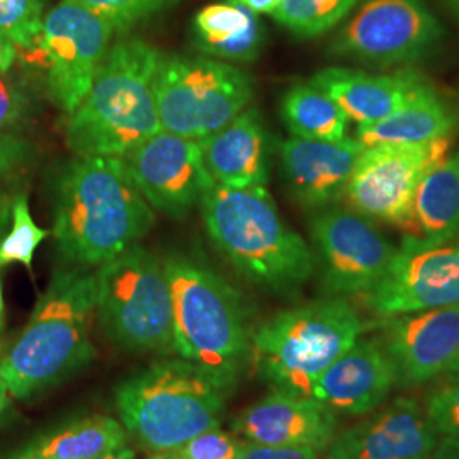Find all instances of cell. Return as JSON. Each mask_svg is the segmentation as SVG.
Segmentation results:
<instances>
[{"mask_svg": "<svg viewBox=\"0 0 459 459\" xmlns=\"http://www.w3.org/2000/svg\"><path fill=\"white\" fill-rule=\"evenodd\" d=\"M53 197V237L70 265L91 269L115 259L155 221L119 157H77L62 169Z\"/></svg>", "mask_w": 459, "mask_h": 459, "instance_id": "1", "label": "cell"}, {"mask_svg": "<svg viewBox=\"0 0 459 459\" xmlns=\"http://www.w3.org/2000/svg\"><path fill=\"white\" fill-rule=\"evenodd\" d=\"M96 273L58 267L26 327L0 354V379L16 400H28L77 375L96 358L89 328L96 313Z\"/></svg>", "mask_w": 459, "mask_h": 459, "instance_id": "2", "label": "cell"}, {"mask_svg": "<svg viewBox=\"0 0 459 459\" xmlns=\"http://www.w3.org/2000/svg\"><path fill=\"white\" fill-rule=\"evenodd\" d=\"M199 206L216 250L252 284L295 295L312 279V248L284 223L265 186L235 189L214 184Z\"/></svg>", "mask_w": 459, "mask_h": 459, "instance_id": "3", "label": "cell"}, {"mask_svg": "<svg viewBox=\"0 0 459 459\" xmlns=\"http://www.w3.org/2000/svg\"><path fill=\"white\" fill-rule=\"evenodd\" d=\"M160 53L142 39L113 45L91 91L68 115L66 145L77 157H119L162 132L155 75Z\"/></svg>", "mask_w": 459, "mask_h": 459, "instance_id": "4", "label": "cell"}, {"mask_svg": "<svg viewBox=\"0 0 459 459\" xmlns=\"http://www.w3.org/2000/svg\"><path fill=\"white\" fill-rule=\"evenodd\" d=\"M164 261L172 293L176 354L229 392L250 359L244 301L216 273L181 254Z\"/></svg>", "mask_w": 459, "mask_h": 459, "instance_id": "5", "label": "cell"}, {"mask_svg": "<svg viewBox=\"0 0 459 459\" xmlns=\"http://www.w3.org/2000/svg\"><path fill=\"white\" fill-rule=\"evenodd\" d=\"M368 325L341 296L276 313L252 332L250 361L274 390L312 396L328 366L354 344Z\"/></svg>", "mask_w": 459, "mask_h": 459, "instance_id": "6", "label": "cell"}, {"mask_svg": "<svg viewBox=\"0 0 459 459\" xmlns=\"http://www.w3.org/2000/svg\"><path fill=\"white\" fill-rule=\"evenodd\" d=\"M225 392L193 362L167 359L119 383L116 409L136 443L165 453L220 426Z\"/></svg>", "mask_w": 459, "mask_h": 459, "instance_id": "7", "label": "cell"}, {"mask_svg": "<svg viewBox=\"0 0 459 459\" xmlns=\"http://www.w3.org/2000/svg\"><path fill=\"white\" fill-rule=\"evenodd\" d=\"M96 313L106 337L130 352H176L174 308L164 261L126 248L96 271Z\"/></svg>", "mask_w": 459, "mask_h": 459, "instance_id": "8", "label": "cell"}, {"mask_svg": "<svg viewBox=\"0 0 459 459\" xmlns=\"http://www.w3.org/2000/svg\"><path fill=\"white\" fill-rule=\"evenodd\" d=\"M155 98L164 132L201 142L246 111L254 89L246 72L227 62L162 55Z\"/></svg>", "mask_w": 459, "mask_h": 459, "instance_id": "9", "label": "cell"}, {"mask_svg": "<svg viewBox=\"0 0 459 459\" xmlns=\"http://www.w3.org/2000/svg\"><path fill=\"white\" fill-rule=\"evenodd\" d=\"M115 30L109 21L74 0L58 2L43 16L34 62H43L49 98L66 115L91 91Z\"/></svg>", "mask_w": 459, "mask_h": 459, "instance_id": "10", "label": "cell"}, {"mask_svg": "<svg viewBox=\"0 0 459 459\" xmlns=\"http://www.w3.org/2000/svg\"><path fill=\"white\" fill-rule=\"evenodd\" d=\"M441 22L424 0H366L339 34L333 53L366 65H407L443 39Z\"/></svg>", "mask_w": 459, "mask_h": 459, "instance_id": "11", "label": "cell"}, {"mask_svg": "<svg viewBox=\"0 0 459 459\" xmlns=\"http://www.w3.org/2000/svg\"><path fill=\"white\" fill-rule=\"evenodd\" d=\"M447 148V136L422 145L366 147L354 165L344 196L362 216L403 229L419 184L432 167L443 162Z\"/></svg>", "mask_w": 459, "mask_h": 459, "instance_id": "12", "label": "cell"}, {"mask_svg": "<svg viewBox=\"0 0 459 459\" xmlns=\"http://www.w3.org/2000/svg\"><path fill=\"white\" fill-rule=\"evenodd\" d=\"M312 238L330 295L364 296L388 273L396 247L358 212L332 208L312 220Z\"/></svg>", "mask_w": 459, "mask_h": 459, "instance_id": "13", "label": "cell"}, {"mask_svg": "<svg viewBox=\"0 0 459 459\" xmlns=\"http://www.w3.org/2000/svg\"><path fill=\"white\" fill-rule=\"evenodd\" d=\"M361 298L383 318L459 305V235L436 246L403 240L385 278Z\"/></svg>", "mask_w": 459, "mask_h": 459, "instance_id": "14", "label": "cell"}, {"mask_svg": "<svg viewBox=\"0 0 459 459\" xmlns=\"http://www.w3.org/2000/svg\"><path fill=\"white\" fill-rule=\"evenodd\" d=\"M123 159L148 204L172 218H182L216 184L201 142L176 133H155Z\"/></svg>", "mask_w": 459, "mask_h": 459, "instance_id": "15", "label": "cell"}, {"mask_svg": "<svg viewBox=\"0 0 459 459\" xmlns=\"http://www.w3.org/2000/svg\"><path fill=\"white\" fill-rule=\"evenodd\" d=\"M379 341L394 362L396 385L446 377L459 361V305L385 316Z\"/></svg>", "mask_w": 459, "mask_h": 459, "instance_id": "16", "label": "cell"}, {"mask_svg": "<svg viewBox=\"0 0 459 459\" xmlns=\"http://www.w3.org/2000/svg\"><path fill=\"white\" fill-rule=\"evenodd\" d=\"M327 447L325 459H427L437 446V434L424 407L409 396L366 413Z\"/></svg>", "mask_w": 459, "mask_h": 459, "instance_id": "17", "label": "cell"}, {"mask_svg": "<svg viewBox=\"0 0 459 459\" xmlns=\"http://www.w3.org/2000/svg\"><path fill=\"white\" fill-rule=\"evenodd\" d=\"M337 415L313 396L274 390L240 411L233 434L242 441L263 446L310 447L318 455L335 437Z\"/></svg>", "mask_w": 459, "mask_h": 459, "instance_id": "18", "label": "cell"}, {"mask_svg": "<svg viewBox=\"0 0 459 459\" xmlns=\"http://www.w3.org/2000/svg\"><path fill=\"white\" fill-rule=\"evenodd\" d=\"M366 145L358 138L318 142L291 136L279 147L281 172L296 201L310 210L344 196L354 165Z\"/></svg>", "mask_w": 459, "mask_h": 459, "instance_id": "19", "label": "cell"}, {"mask_svg": "<svg viewBox=\"0 0 459 459\" xmlns=\"http://www.w3.org/2000/svg\"><path fill=\"white\" fill-rule=\"evenodd\" d=\"M396 371L379 339L359 337L313 385L312 396L332 411L366 415L383 405Z\"/></svg>", "mask_w": 459, "mask_h": 459, "instance_id": "20", "label": "cell"}, {"mask_svg": "<svg viewBox=\"0 0 459 459\" xmlns=\"http://www.w3.org/2000/svg\"><path fill=\"white\" fill-rule=\"evenodd\" d=\"M203 157L216 184L247 189L265 186L271 172V136L259 109L248 108L225 128L201 140Z\"/></svg>", "mask_w": 459, "mask_h": 459, "instance_id": "21", "label": "cell"}, {"mask_svg": "<svg viewBox=\"0 0 459 459\" xmlns=\"http://www.w3.org/2000/svg\"><path fill=\"white\" fill-rule=\"evenodd\" d=\"M358 125H371L400 109L424 85L413 72L371 75L362 70L330 66L316 72L312 81Z\"/></svg>", "mask_w": 459, "mask_h": 459, "instance_id": "22", "label": "cell"}, {"mask_svg": "<svg viewBox=\"0 0 459 459\" xmlns=\"http://www.w3.org/2000/svg\"><path fill=\"white\" fill-rule=\"evenodd\" d=\"M403 231V240L417 246H436L458 237L459 152L422 178Z\"/></svg>", "mask_w": 459, "mask_h": 459, "instance_id": "23", "label": "cell"}, {"mask_svg": "<svg viewBox=\"0 0 459 459\" xmlns=\"http://www.w3.org/2000/svg\"><path fill=\"white\" fill-rule=\"evenodd\" d=\"M456 126L453 109L429 85H422L400 109L371 125H359L356 138L366 147L383 143L422 145L449 136Z\"/></svg>", "mask_w": 459, "mask_h": 459, "instance_id": "24", "label": "cell"}, {"mask_svg": "<svg viewBox=\"0 0 459 459\" xmlns=\"http://www.w3.org/2000/svg\"><path fill=\"white\" fill-rule=\"evenodd\" d=\"M195 36L203 53L227 62H254L264 47L259 17L233 0L201 9L195 17Z\"/></svg>", "mask_w": 459, "mask_h": 459, "instance_id": "25", "label": "cell"}, {"mask_svg": "<svg viewBox=\"0 0 459 459\" xmlns=\"http://www.w3.org/2000/svg\"><path fill=\"white\" fill-rule=\"evenodd\" d=\"M126 446V430L108 415L68 422L41 437L14 459H94Z\"/></svg>", "mask_w": 459, "mask_h": 459, "instance_id": "26", "label": "cell"}, {"mask_svg": "<svg viewBox=\"0 0 459 459\" xmlns=\"http://www.w3.org/2000/svg\"><path fill=\"white\" fill-rule=\"evenodd\" d=\"M281 117L296 138L337 142L342 140L349 117L313 83L293 85L281 102Z\"/></svg>", "mask_w": 459, "mask_h": 459, "instance_id": "27", "label": "cell"}, {"mask_svg": "<svg viewBox=\"0 0 459 459\" xmlns=\"http://www.w3.org/2000/svg\"><path fill=\"white\" fill-rule=\"evenodd\" d=\"M359 0H281L273 14L279 24L301 38H315L337 26Z\"/></svg>", "mask_w": 459, "mask_h": 459, "instance_id": "28", "label": "cell"}, {"mask_svg": "<svg viewBox=\"0 0 459 459\" xmlns=\"http://www.w3.org/2000/svg\"><path fill=\"white\" fill-rule=\"evenodd\" d=\"M48 230L41 229L30 212L28 196L16 195L13 201L11 229L4 235L0 242V269L11 264H22L26 269H31L34 254L45 238H48Z\"/></svg>", "mask_w": 459, "mask_h": 459, "instance_id": "29", "label": "cell"}, {"mask_svg": "<svg viewBox=\"0 0 459 459\" xmlns=\"http://www.w3.org/2000/svg\"><path fill=\"white\" fill-rule=\"evenodd\" d=\"M43 16L45 0H0V34L34 58Z\"/></svg>", "mask_w": 459, "mask_h": 459, "instance_id": "30", "label": "cell"}, {"mask_svg": "<svg viewBox=\"0 0 459 459\" xmlns=\"http://www.w3.org/2000/svg\"><path fill=\"white\" fill-rule=\"evenodd\" d=\"M244 441L237 434L212 427L172 451H165L167 459H238Z\"/></svg>", "mask_w": 459, "mask_h": 459, "instance_id": "31", "label": "cell"}, {"mask_svg": "<svg viewBox=\"0 0 459 459\" xmlns=\"http://www.w3.org/2000/svg\"><path fill=\"white\" fill-rule=\"evenodd\" d=\"M424 411L439 439L459 436V379H447V385L429 394Z\"/></svg>", "mask_w": 459, "mask_h": 459, "instance_id": "32", "label": "cell"}, {"mask_svg": "<svg viewBox=\"0 0 459 459\" xmlns=\"http://www.w3.org/2000/svg\"><path fill=\"white\" fill-rule=\"evenodd\" d=\"M109 21L116 30L130 28L134 22L160 9L164 0H74Z\"/></svg>", "mask_w": 459, "mask_h": 459, "instance_id": "33", "label": "cell"}, {"mask_svg": "<svg viewBox=\"0 0 459 459\" xmlns=\"http://www.w3.org/2000/svg\"><path fill=\"white\" fill-rule=\"evenodd\" d=\"M33 157L31 143L16 132H0V193Z\"/></svg>", "mask_w": 459, "mask_h": 459, "instance_id": "34", "label": "cell"}, {"mask_svg": "<svg viewBox=\"0 0 459 459\" xmlns=\"http://www.w3.org/2000/svg\"><path fill=\"white\" fill-rule=\"evenodd\" d=\"M30 100L13 79L0 74V132H14L26 117Z\"/></svg>", "mask_w": 459, "mask_h": 459, "instance_id": "35", "label": "cell"}, {"mask_svg": "<svg viewBox=\"0 0 459 459\" xmlns=\"http://www.w3.org/2000/svg\"><path fill=\"white\" fill-rule=\"evenodd\" d=\"M238 459H320L318 453L310 447H284L246 443Z\"/></svg>", "mask_w": 459, "mask_h": 459, "instance_id": "36", "label": "cell"}, {"mask_svg": "<svg viewBox=\"0 0 459 459\" xmlns=\"http://www.w3.org/2000/svg\"><path fill=\"white\" fill-rule=\"evenodd\" d=\"M432 459H459V436L439 439Z\"/></svg>", "mask_w": 459, "mask_h": 459, "instance_id": "37", "label": "cell"}, {"mask_svg": "<svg viewBox=\"0 0 459 459\" xmlns=\"http://www.w3.org/2000/svg\"><path fill=\"white\" fill-rule=\"evenodd\" d=\"M13 201L14 196L9 191L0 193V242L7 229L11 227V214H13Z\"/></svg>", "mask_w": 459, "mask_h": 459, "instance_id": "38", "label": "cell"}, {"mask_svg": "<svg viewBox=\"0 0 459 459\" xmlns=\"http://www.w3.org/2000/svg\"><path fill=\"white\" fill-rule=\"evenodd\" d=\"M16 47L0 34V74H7L17 60Z\"/></svg>", "mask_w": 459, "mask_h": 459, "instance_id": "39", "label": "cell"}, {"mask_svg": "<svg viewBox=\"0 0 459 459\" xmlns=\"http://www.w3.org/2000/svg\"><path fill=\"white\" fill-rule=\"evenodd\" d=\"M252 11L254 14H274L281 0H233Z\"/></svg>", "mask_w": 459, "mask_h": 459, "instance_id": "40", "label": "cell"}, {"mask_svg": "<svg viewBox=\"0 0 459 459\" xmlns=\"http://www.w3.org/2000/svg\"><path fill=\"white\" fill-rule=\"evenodd\" d=\"M11 402H13V396L9 394L5 383L0 379V420L7 415V411L11 409Z\"/></svg>", "mask_w": 459, "mask_h": 459, "instance_id": "41", "label": "cell"}, {"mask_svg": "<svg viewBox=\"0 0 459 459\" xmlns=\"http://www.w3.org/2000/svg\"><path fill=\"white\" fill-rule=\"evenodd\" d=\"M94 459H134V453H133L130 447L121 446V447H117L115 451H109V453L100 455V456Z\"/></svg>", "mask_w": 459, "mask_h": 459, "instance_id": "42", "label": "cell"}, {"mask_svg": "<svg viewBox=\"0 0 459 459\" xmlns=\"http://www.w3.org/2000/svg\"><path fill=\"white\" fill-rule=\"evenodd\" d=\"M444 5L449 9V13L459 21V0H443Z\"/></svg>", "mask_w": 459, "mask_h": 459, "instance_id": "43", "label": "cell"}, {"mask_svg": "<svg viewBox=\"0 0 459 459\" xmlns=\"http://www.w3.org/2000/svg\"><path fill=\"white\" fill-rule=\"evenodd\" d=\"M5 325V305H4V293H2V281H0V333Z\"/></svg>", "mask_w": 459, "mask_h": 459, "instance_id": "44", "label": "cell"}, {"mask_svg": "<svg viewBox=\"0 0 459 459\" xmlns=\"http://www.w3.org/2000/svg\"><path fill=\"white\" fill-rule=\"evenodd\" d=\"M446 377H447V379H459V361L456 362V366Z\"/></svg>", "mask_w": 459, "mask_h": 459, "instance_id": "45", "label": "cell"}, {"mask_svg": "<svg viewBox=\"0 0 459 459\" xmlns=\"http://www.w3.org/2000/svg\"><path fill=\"white\" fill-rule=\"evenodd\" d=\"M147 459H167L165 458L164 453H153V456H150Z\"/></svg>", "mask_w": 459, "mask_h": 459, "instance_id": "46", "label": "cell"}]
</instances>
